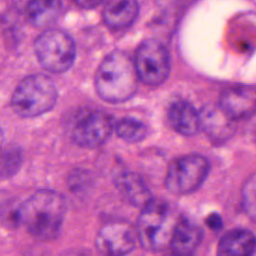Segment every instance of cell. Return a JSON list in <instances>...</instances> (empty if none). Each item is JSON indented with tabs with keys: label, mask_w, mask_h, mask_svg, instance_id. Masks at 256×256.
Instances as JSON below:
<instances>
[{
	"label": "cell",
	"mask_w": 256,
	"mask_h": 256,
	"mask_svg": "<svg viewBox=\"0 0 256 256\" xmlns=\"http://www.w3.org/2000/svg\"><path fill=\"white\" fill-rule=\"evenodd\" d=\"M256 252V236L247 229H236L225 234L218 245L220 255L249 256Z\"/></svg>",
	"instance_id": "cell-16"
},
{
	"label": "cell",
	"mask_w": 256,
	"mask_h": 256,
	"mask_svg": "<svg viewBox=\"0 0 256 256\" xmlns=\"http://www.w3.org/2000/svg\"><path fill=\"white\" fill-rule=\"evenodd\" d=\"M203 240V230L187 218L178 220L170 242L173 253L190 255L196 251Z\"/></svg>",
	"instance_id": "cell-14"
},
{
	"label": "cell",
	"mask_w": 256,
	"mask_h": 256,
	"mask_svg": "<svg viewBox=\"0 0 256 256\" xmlns=\"http://www.w3.org/2000/svg\"><path fill=\"white\" fill-rule=\"evenodd\" d=\"M219 105L234 120L250 118L256 114V87L244 84L228 87L222 91Z\"/></svg>",
	"instance_id": "cell-10"
},
{
	"label": "cell",
	"mask_w": 256,
	"mask_h": 256,
	"mask_svg": "<svg viewBox=\"0 0 256 256\" xmlns=\"http://www.w3.org/2000/svg\"><path fill=\"white\" fill-rule=\"evenodd\" d=\"M206 224L213 231H220L223 228V220L217 213L210 214L206 219Z\"/></svg>",
	"instance_id": "cell-21"
},
{
	"label": "cell",
	"mask_w": 256,
	"mask_h": 256,
	"mask_svg": "<svg viewBox=\"0 0 256 256\" xmlns=\"http://www.w3.org/2000/svg\"><path fill=\"white\" fill-rule=\"evenodd\" d=\"M19 223L35 238L43 241L55 239L60 231L66 212V202L53 190H39L19 208Z\"/></svg>",
	"instance_id": "cell-1"
},
{
	"label": "cell",
	"mask_w": 256,
	"mask_h": 256,
	"mask_svg": "<svg viewBox=\"0 0 256 256\" xmlns=\"http://www.w3.org/2000/svg\"><path fill=\"white\" fill-rule=\"evenodd\" d=\"M34 50L40 65L49 72L69 70L76 58V45L72 37L60 29H48L36 39Z\"/></svg>",
	"instance_id": "cell-5"
},
{
	"label": "cell",
	"mask_w": 256,
	"mask_h": 256,
	"mask_svg": "<svg viewBox=\"0 0 256 256\" xmlns=\"http://www.w3.org/2000/svg\"><path fill=\"white\" fill-rule=\"evenodd\" d=\"M209 171L210 164L204 156L198 154L182 156L170 164L165 177V186L175 195L193 193L205 182Z\"/></svg>",
	"instance_id": "cell-6"
},
{
	"label": "cell",
	"mask_w": 256,
	"mask_h": 256,
	"mask_svg": "<svg viewBox=\"0 0 256 256\" xmlns=\"http://www.w3.org/2000/svg\"><path fill=\"white\" fill-rule=\"evenodd\" d=\"M79 7L83 9H93L99 6L103 0H73Z\"/></svg>",
	"instance_id": "cell-22"
},
{
	"label": "cell",
	"mask_w": 256,
	"mask_h": 256,
	"mask_svg": "<svg viewBox=\"0 0 256 256\" xmlns=\"http://www.w3.org/2000/svg\"><path fill=\"white\" fill-rule=\"evenodd\" d=\"M201 129L214 143L228 141L236 131V124L219 104H207L200 111Z\"/></svg>",
	"instance_id": "cell-11"
},
{
	"label": "cell",
	"mask_w": 256,
	"mask_h": 256,
	"mask_svg": "<svg viewBox=\"0 0 256 256\" xmlns=\"http://www.w3.org/2000/svg\"><path fill=\"white\" fill-rule=\"evenodd\" d=\"M138 13L137 0H109L103 11V19L109 27L123 29L134 23Z\"/></svg>",
	"instance_id": "cell-15"
},
{
	"label": "cell",
	"mask_w": 256,
	"mask_h": 256,
	"mask_svg": "<svg viewBox=\"0 0 256 256\" xmlns=\"http://www.w3.org/2000/svg\"><path fill=\"white\" fill-rule=\"evenodd\" d=\"M138 240L137 230L124 221H114L103 225L98 231L95 245L105 255H126L132 252Z\"/></svg>",
	"instance_id": "cell-9"
},
{
	"label": "cell",
	"mask_w": 256,
	"mask_h": 256,
	"mask_svg": "<svg viewBox=\"0 0 256 256\" xmlns=\"http://www.w3.org/2000/svg\"><path fill=\"white\" fill-rule=\"evenodd\" d=\"M243 207L249 218L256 223V173L245 182L243 190Z\"/></svg>",
	"instance_id": "cell-20"
},
{
	"label": "cell",
	"mask_w": 256,
	"mask_h": 256,
	"mask_svg": "<svg viewBox=\"0 0 256 256\" xmlns=\"http://www.w3.org/2000/svg\"><path fill=\"white\" fill-rule=\"evenodd\" d=\"M167 116L172 128L181 135L193 136L201 130L200 112L184 100L173 102L169 106Z\"/></svg>",
	"instance_id": "cell-13"
},
{
	"label": "cell",
	"mask_w": 256,
	"mask_h": 256,
	"mask_svg": "<svg viewBox=\"0 0 256 256\" xmlns=\"http://www.w3.org/2000/svg\"><path fill=\"white\" fill-rule=\"evenodd\" d=\"M58 99L56 85L44 74H32L23 78L15 88L11 107L23 118L41 116L51 111Z\"/></svg>",
	"instance_id": "cell-3"
},
{
	"label": "cell",
	"mask_w": 256,
	"mask_h": 256,
	"mask_svg": "<svg viewBox=\"0 0 256 256\" xmlns=\"http://www.w3.org/2000/svg\"><path fill=\"white\" fill-rule=\"evenodd\" d=\"M115 129L112 117L103 111H92L82 116L72 131L73 141L82 148L95 149L105 144Z\"/></svg>",
	"instance_id": "cell-8"
},
{
	"label": "cell",
	"mask_w": 256,
	"mask_h": 256,
	"mask_svg": "<svg viewBox=\"0 0 256 256\" xmlns=\"http://www.w3.org/2000/svg\"><path fill=\"white\" fill-rule=\"evenodd\" d=\"M140 78L135 62L122 51L109 53L95 75L96 91L101 99L117 104L131 99L138 90Z\"/></svg>",
	"instance_id": "cell-2"
},
{
	"label": "cell",
	"mask_w": 256,
	"mask_h": 256,
	"mask_svg": "<svg viewBox=\"0 0 256 256\" xmlns=\"http://www.w3.org/2000/svg\"><path fill=\"white\" fill-rule=\"evenodd\" d=\"M114 185L119 194L134 207L143 209L153 200L151 191L136 173L128 171L118 173L114 177Z\"/></svg>",
	"instance_id": "cell-12"
},
{
	"label": "cell",
	"mask_w": 256,
	"mask_h": 256,
	"mask_svg": "<svg viewBox=\"0 0 256 256\" xmlns=\"http://www.w3.org/2000/svg\"><path fill=\"white\" fill-rule=\"evenodd\" d=\"M115 131L119 138L129 143L142 141L148 133L144 123L132 118H124L115 124Z\"/></svg>",
	"instance_id": "cell-18"
},
{
	"label": "cell",
	"mask_w": 256,
	"mask_h": 256,
	"mask_svg": "<svg viewBox=\"0 0 256 256\" xmlns=\"http://www.w3.org/2000/svg\"><path fill=\"white\" fill-rule=\"evenodd\" d=\"M62 9L61 0H30L26 6V15L34 26L46 27L60 17Z\"/></svg>",
	"instance_id": "cell-17"
},
{
	"label": "cell",
	"mask_w": 256,
	"mask_h": 256,
	"mask_svg": "<svg viewBox=\"0 0 256 256\" xmlns=\"http://www.w3.org/2000/svg\"><path fill=\"white\" fill-rule=\"evenodd\" d=\"M22 153L16 147L7 148L2 152L1 176L8 178L15 175L22 165Z\"/></svg>",
	"instance_id": "cell-19"
},
{
	"label": "cell",
	"mask_w": 256,
	"mask_h": 256,
	"mask_svg": "<svg viewBox=\"0 0 256 256\" xmlns=\"http://www.w3.org/2000/svg\"><path fill=\"white\" fill-rule=\"evenodd\" d=\"M178 221L169 207L161 200H152L142 209L136 230L142 247L149 251H160L170 246Z\"/></svg>",
	"instance_id": "cell-4"
},
{
	"label": "cell",
	"mask_w": 256,
	"mask_h": 256,
	"mask_svg": "<svg viewBox=\"0 0 256 256\" xmlns=\"http://www.w3.org/2000/svg\"><path fill=\"white\" fill-rule=\"evenodd\" d=\"M134 62L140 81L148 86L161 85L169 76V53L166 47L155 39L145 40L139 45Z\"/></svg>",
	"instance_id": "cell-7"
}]
</instances>
